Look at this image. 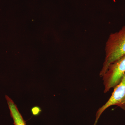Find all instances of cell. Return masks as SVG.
<instances>
[{"instance_id": "obj_1", "label": "cell", "mask_w": 125, "mask_h": 125, "mask_svg": "<svg viewBox=\"0 0 125 125\" xmlns=\"http://www.w3.org/2000/svg\"><path fill=\"white\" fill-rule=\"evenodd\" d=\"M105 57L100 72L102 77L108 66L125 55V25L109 35L105 46Z\"/></svg>"}, {"instance_id": "obj_2", "label": "cell", "mask_w": 125, "mask_h": 125, "mask_svg": "<svg viewBox=\"0 0 125 125\" xmlns=\"http://www.w3.org/2000/svg\"><path fill=\"white\" fill-rule=\"evenodd\" d=\"M125 73V55L111 64L102 78L104 93L109 92L119 83Z\"/></svg>"}, {"instance_id": "obj_3", "label": "cell", "mask_w": 125, "mask_h": 125, "mask_svg": "<svg viewBox=\"0 0 125 125\" xmlns=\"http://www.w3.org/2000/svg\"><path fill=\"white\" fill-rule=\"evenodd\" d=\"M114 88V91L108 101L97 111L93 125H97L103 113L111 106L116 105L125 110V73L120 82Z\"/></svg>"}, {"instance_id": "obj_4", "label": "cell", "mask_w": 125, "mask_h": 125, "mask_svg": "<svg viewBox=\"0 0 125 125\" xmlns=\"http://www.w3.org/2000/svg\"><path fill=\"white\" fill-rule=\"evenodd\" d=\"M5 98L9 106L10 116L13 121L14 125H26L25 121L13 100L7 95H5Z\"/></svg>"}, {"instance_id": "obj_5", "label": "cell", "mask_w": 125, "mask_h": 125, "mask_svg": "<svg viewBox=\"0 0 125 125\" xmlns=\"http://www.w3.org/2000/svg\"><path fill=\"white\" fill-rule=\"evenodd\" d=\"M32 113L35 115H38L41 112V109L40 107L38 106H35L31 109Z\"/></svg>"}]
</instances>
